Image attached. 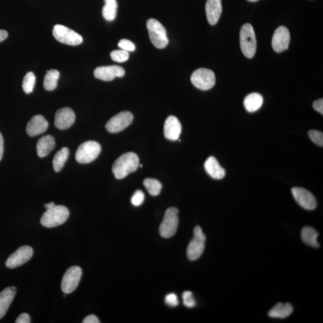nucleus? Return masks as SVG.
Returning <instances> with one entry per match:
<instances>
[{
    "label": "nucleus",
    "mask_w": 323,
    "mask_h": 323,
    "mask_svg": "<svg viewBox=\"0 0 323 323\" xmlns=\"http://www.w3.org/2000/svg\"><path fill=\"white\" fill-rule=\"evenodd\" d=\"M138 156L133 152H128L122 155L115 161L112 171L115 179H124L131 173L137 171L139 167Z\"/></svg>",
    "instance_id": "nucleus-1"
},
{
    "label": "nucleus",
    "mask_w": 323,
    "mask_h": 323,
    "mask_svg": "<svg viewBox=\"0 0 323 323\" xmlns=\"http://www.w3.org/2000/svg\"><path fill=\"white\" fill-rule=\"evenodd\" d=\"M70 216V212L66 207L55 205L52 209L47 210L40 220V223L47 228L62 225Z\"/></svg>",
    "instance_id": "nucleus-2"
},
{
    "label": "nucleus",
    "mask_w": 323,
    "mask_h": 323,
    "mask_svg": "<svg viewBox=\"0 0 323 323\" xmlns=\"http://www.w3.org/2000/svg\"><path fill=\"white\" fill-rule=\"evenodd\" d=\"M240 46L244 55L249 58L253 57L256 53V35L253 27L250 23H246L241 29Z\"/></svg>",
    "instance_id": "nucleus-3"
},
{
    "label": "nucleus",
    "mask_w": 323,
    "mask_h": 323,
    "mask_svg": "<svg viewBox=\"0 0 323 323\" xmlns=\"http://www.w3.org/2000/svg\"><path fill=\"white\" fill-rule=\"evenodd\" d=\"M147 28L150 39L156 48L164 49L168 45L169 40L165 27L155 19H150L147 22Z\"/></svg>",
    "instance_id": "nucleus-4"
},
{
    "label": "nucleus",
    "mask_w": 323,
    "mask_h": 323,
    "mask_svg": "<svg viewBox=\"0 0 323 323\" xmlns=\"http://www.w3.org/2000/svg\"><path fill=\"white\" fill-rule=\"evenodd\" d=\"M101 151V145L98 142L94 141L84 142L77 150L76 161L80 164H89L98 157Z\"/></svg>",
    "instance_id": "nucleus-5"
},
{
    "label": "nucleus",
    "mask_w": 323,
    "mask_h": 323,
    "mask_svg": "<svg viewBox=\"0 0 323 323\" xmlns=\"http://www.w3.org/2000/svg\"><path fill=\"white\" fill-rule=\"evenodd\" d=\"M179 210L174 207L166 211L164 219L159 227V233L164 239H169L174 236L178 230L179 219Z\"/></svg>",
    "instance_id": "nucleus-6"
},
{
    "label": "nucleus",
    "mask_w": 323,
    "mask_h": 323,
    "mask_svg": "<svg viewBox=\"0 0 323 323\" xmlns=\"http://www.w3.org/2000/svg\"><path fill=\"white\" fill-rule=\"evenodd\" d=\"M193 238L187 249V256L190 260L194 261L202 256L205 250L206 237L201 227L197 226L193 230Z\"/></svg>",
    "instance_id": "nucleus-7"
},
{
    "label": "nucleus",
    "mask_w": 323,
    "mask_h": 323,
    "mask_svg": "<svg viewBox=\"0 0 323 323\" xmlns=\"http://www.w3.org/2000/svg\"><path fill=\"white\" fill-rule=\"evenodd\" d=\"M191 81L194 86L200 90H209L216 84L215 74L212 70L202 68L194 71Z\"/></svg>",
    "instance_id": "nucleus-8"
},
{
    "label": "nucleus",
    "mask_w": 323,
    "mask_h": 323,
    "mask_svg": "<svg viewBox=\"0 0 323 323\" xmlns=\"http://www.w3.org/2000/svg\"><path fill=\"white\" fill-rule=\"evenodd\" d=\"M53 35L58 42L67 45L77 46L83 42L82 37L64 25L54 26Z\"/></svg>",
    "instance_id": "nucleus-9"
},
{
    "label": "nucleus",
    "mask_w": 323,
    "mask_h": 323,
    "mask_svg": "<svg viewBox=\"0 0 323 323\" xmlns=\"http://www.w3.org/2000/svg\"><path fill=\"white\" fill-rule=\"evenodd\" d=\"M82 271L79 267H71L64 275L61 283V289L65 294L72 293L79 285Z\"/></svg>",
    "instance_id": "nucleus-10"
},
{
    "label": "nucleus",
    "mask_w": 323,
    "mask_h": 323,
    "mask_svg": "<svg viewBox=\"0 0 323 323\" xmlns=\"http://www.w3.org/2000/svg\"><path fill=\"white\" fill-rule=\"evenodd\" d=\"M134 116L131 112L122 111L111 118L105 126L110 133H118L124 131L132 124Z\"/></svg>",
    "instance_id": "nucleus-11"
},
{
    "label": "nucleus",
    "mask_w": 323,
    "mask_h": 323,
    "mask_svg": "<svg viewBox=\"0 0 323 323\" xmlns=\"http://www.w3.org/2000/svg\"><path fill=\"white\" fill-rule=\"evenodd\" d=\"M33 256V250L32 247L22 246L10 255L6 261V266L10 269L20 267L28 261Z\"/></svg>",
    "instance_id": "nucleus-12"
},
{
    "label": "nucleus",
    "mask_w": 323,
    "mask_h": 323,
    "mask_svg": "<svg viewBox=\"0 0 323 323\" xmlns=\"http://www.w3.org/2000/svg\"><path fill=\"white\" fill-rule=\"evenodd\" d=\"M291 193L299 205L307 210H314L317 207V200L308 190L302 188H293Z\"/></svg>",
    "instance_id": "nucleus-13"
},
{
    "label": "nucleus",
    "mask_w": 323,
    "mask_h": 323,
    "mask_svg": "<svg viewBox=\"0 0 323 323\" xmlns=\"http://www.w3.org/2000/svg\"><path fill=\"white\" fill-rule=\"evenodd\" d=\"M290 41L289 30L284 26H280L275 30L272 40V46L275 52H282L288 49Z\"/></svg>",
    "instance_id": "nucleus-14"
},
{
    "label": "nucleus",
    "mask_w": 323,
    "mask_h": 323,
    "mask_svg": "<svg viewBox=\"0 0 323 323\" xmlns=\"http://www.w3.org/2000/svg\"><path fill=\"white\" fill-rule=\"evenodd\" d=\"M94 76L98 79L105 81L113 80L115 77L125 76L124 68L118 66H103L97 68L94 70Z\"/></svg>",
    "instance_id": "nucleus-15"
},
{
    "label": "nucleus",
    "mask_w": 323,
    "mask_h": 323,
    "mask_svg": "<svg viewBox=\"0 0 323 323\" xmlns=\"http://www.w3.org/2000/svg\"><path fill=\"white\" fill-rule=\"evenodd\" d=\"M76 120V115L71 108L64 107L56 111L55 118V126L60 130L70 128Z\"/></svg>",
    "instance_id": "nucleus-16"
},
{
    "label": "nucleus",
    "mask_w": 323,
    "mask_h": 323,
    "mask_svg": "<svg viewBox=\"0 0 323 323\" xmlns=\"http://www.w3.org/2000/svg\"><path fill=\"white\" fill-rule=\"evenodd\" d=\"M49 127L48 122L42 115H36L27 124L26 131L30 137L42 134Z\"/></svg>",
    "instance_id": "nucleus-17"
},
{
    "label": "nucleus",
    "mask_w": 323,
    "mask_h": 323,
    "mask_svg": "<svg viewBox=\"0 0 323 323\" xmlns=\"http://www.w3.org/2000/svg\"><path fill=\"white\" fill-rule=\"evenodd\" d=\"M182 129L181 123L175 116L170 115L166 119L164 125V135L166 139L171 141L178 140Z\"/></svg>",
    "instance_id": "nucleus-18"
},
{
    "label": "nucleus",
    "mask_w": 323,
    "mask_h": 323,
    "mask_svg": "<svg viewBox=\"0 0 323 323\" xmlns=\"http://www.w3.org/2000/svg\"><path fill=\"white\" fill-rule=\"evenodd\" d=\"M205 11L207 20L210 24L216 25L222 15V0H207Z\"/></svg>",
    "instance_id": "nucleus-19"
},
{
    "label": "nucleus",
    "mask_w": 323,
    "mask_h": 323,
    "mask_svg": "<svg viewBox=\"0 0 323 323\" xmlns=\"http://www.w3.org/2000/svg\"><path fill=\"white\" fill-rule=\"evenodd\" d=\"M204 167L208 174L214 179L221 180L226 175L225 169L221 166L218 161L213 156H210L206 160Z\"/></svg>",
    "instance_id": "nucleus-20"
},
{
    "label": "nucleus",
    "mask_w": 323,
    "mask_h": 323,
    "mask_svg": "<svg viewBox=\"0 0 323 323\" xmlns=\"http://www.w3.org/2000/svg\"><path fill=\"white\" fill-rule=\"evenodd\" d=\"M16 293L15 287H9L0 293V319L4 317Z\"/></svg>",
    "instance_id": "nucleus-21"
},
{
    "label": "nucleus",
    "mask_w": 323,
    "mask_h": 323,
    "mask_svg": "<svg viewBox=\"0 0 323 323\" xmlns=\"http://www.w3.org/2000/svg\"><path fill=\"white\" fill-rule=\"evenodd\" d=\"M55 147V140L53 136L47 135L39 139L37 143V152L39 157L42 158L48 156Z\"/></svg>",
    "instance_id": "nucleus-22"
},
{
    "label": "nucleus",
    "mask_w": 323,
    "mask_h": 323,
    "mask_svg": "<svg viewBox=\"0 0 323 323\" xmlns=\"http://www.w3.org/2000/svg\"><path fill=\"white\" fill-rule=\"evenodd\" d=\"M293 311V308L289 303H278L268 312V315L273 318L283 319L290 315Z\"/></svg>",
    "instance_id": "nucleus-23"
},
{
    "label": "nucleus",
    "mask_w": 323,
    "mask_h": 323,
    "mask_svg": "<svg viewBox=\"0 0 323 323\" xmlns=\"http://www.w3.org/2000/svg\"><path fill=\"white\" fill-rule=\"evenodd\" d=\"M263 98L260 94L252 93L245 98L244 105L247 111L250 113L257 111L262 106Z\"/></svg>",
    "instance_id": "nucleus-24"
},
{
    "label": "nucleus",
    "mask_w": 323,
    "mask_h": 323,
    "mask_svg": "<svg viewBox=\"0 0 323 323\" xmlns=\"http://www.w3.org/2000/svg\"><path fill=\"white\" fill-rule=\"evenodd\" d=\"M318 233L311 227L306 226L302 230L301 238L304 243L308 246L318 248L319 244L317 241Z\"/></svg>",
    "instance_id": "nucleus-25"
},
{
    "label": "nucleus",
    "mask_w": 323,
    "mask_h": 323,
    "mask_svg": "<svg viewBox=\"0 0 323 323\" xmlns=\"http://www.w3.org/2000/svg\"><path fill=\"white\" fill-rule=\"evenodd\" d=\"M69 154V150L67 148H63L56 153L53 160V167L55 172H60L63 168Z\"/></svg>",
    "instance_id": "nucleus-26"
},
{
    "label": "nucleus",
    "mask_w": 323,
    "mask_h": 323,
    "mask_svg": "<svg viewBox=\"0 0 323 323\" xmlns=\"http://www.w3.org/2000/svg\"><path fill=\"white\" fill-rule=\"evenodd\" d=\"M60 73L56 70H50L47 71L44 79L43 86L48 91L55 90L57 87Z\"/></svg>",
    "instance_id": "nucleus-27"
},
{
    "label": "nucleus",
    "mask_w": 323,
    "mask_h": 323,
    "mask_svg": "<svg viewBox=\"0 0 323 323\" xmlns=\"http://www.w3.org/2000/svg\"><path fill=\"white\" fill-rule=\"evenodd\" d=\"M105 4L103 8V16L108 21H113L116 17L118 3L116 0H104Z\"/></svg>",
    "instance_id": "nucleus-28"
},
{
    "label": "nucleus",
    "mask_w": 323,
    "mask_h": 323,
    "mask_svg": "<svg viewBox=\"0 0 323 323\" xmlns=\"http://www.w3.org/2000/svg\"><path fill=\"white\" fill-rule=\"evenodd\" d=\"M143 184L150 195L152 196H158L161 192L162 186L158 180L146 179L144 180Z\"/></svg>",
    "instance_id": "nucleus-29"
},
{
    "label": "nucleus",
    "mask_w": 323,
    "mask_h": 323,
    "mask_svg": "<svg viewBox=\"0 0 323 323\" xmlns=\"http://www.w3.org/2000/svg\"><path fill=\"white\" fill-rule=\"evenodd\" d=\"M36 80L35 74L33 72H28L26 74L22 82L23 90L26 94H28L33 93Z\"/></svg>",
    "instance_id": "nucleus-30"
},
{
    "label": "nucleus",
    "mask_w": 323,
    "mask_h": 323,
    "mask_svg": "<svg viewBox=\"0 0 323 323\" xmlns=\"http://www.w3.org/2000/svg\"><path fill=\"white\" fill-rule=\"evenodd\" d=\"M111 59L115 62L124 63L128 60L129 57V52L124 50H115L110 54Z\"/></svg>",
    "instance_id": "nucleus-31"
},
{
    "label": "nucleus",
    "mask_w": 323,
    "mask_h": 323,
    "mask_svg": "<svg viewBox=\"0 0 323 323\" xmlns=\"http://www.w3.org/2000/svg\"><path fill=\"white\" fill-rule=\"evenodd\" d=\"M183 304L187 308H192L195 307L196 301L193 298L192 291H186L182 295Z\"/></svg>",
    "instance_id": "nucleus-32"
},
{
    "label": "nucleus",
    "mask_w": 323,
    "mask_h": 323,
    "mask_svg": "<svg viewBox=\"0 0 323 323\" xmlns=\"http://www.w3.org/2000/svg\"><path fill=\"white\" fill-rule=\"evenodd\" d=\"M309 138L315 144L319 146L323 145V134L322 132L317 130H311L308 132Z\"/></svg>",
    "instance_id": "nucleus-33"
},
{
    "label": "nucleus",
    "mask_w": 323,
    "mask_h": 323,
    "mask_svg": "<svg viewBox=\"0 0 323 323\" xmlns=\"http://www.w3.org/2000/svg\"><path fill=\"white\" fill-rule=\"evenodd\" d=\"M145 195L144 193L141 190H137L132 196L131 198V203L135 207H139L142 205L144 201Z\"/></svg>",
    "instance_id": "nucleus-34"
},
{
    "label": "nucleus",
    "mask_w": 323,
    "mask_h": 323,
    "mask_svg": "<svg viewBox=\"0 0 323 323\" xmlns=\"http://www.w3.org/2000/svg\"><path fill=\"white\" fill-rule=\"evenodd\" d=\"M119 47L122 50L127 52H132L135 50V45L131 41L127 39H122L118 43Z\"/></svg>",
    "instance_id": "nucleus-35"
},
{
    "label": "nucleus",
    "mask_w": 323,
    "mask_h": 323,
    "mask_svg": "<svg viewBox=\"0 0 323 323\" xmlns=\"http://www.w3.org/2000/svg\"><path fill=\"white\" fill-rule=\"evenodd\" d=\"M165 301L166 304L172 307H177L179 304L178 296L173 293L166 295Z\"/></svg>",
    "instance_id": "nucleus-36"
},
{
    "label": "nucleus",
    "mask_w": 323,
    "mask_h": 323,
    "mask_svg": "<svg viewBox=\"0 0 323 323\" xmlns=\"http://www.w3.org/2000/svg\"><path fill=\"white\" fill-rule=\"evenodd\" d=\"M16 323H30L31 319L30 315L26 313L20 314L15 321Z\"/></svg>",
    "instance_id": "nucleus-37"
},
{
    "label": "nucleus",
    "mask_w": 323,
    "mask_h": 323,
    "mask_svg": "<svg viewBox=\"0 0 323 323\" xmlns=\"http://www.w3.org/2000/svg\"><path fill=\"white\" fill-rule=\"evenodd\" d=\"M313 108L318 113L323 114V100L322 98L314 102Z\"/></svg>",
    "instance_id": "nucleus-38"
},
{
    "label": "nucleus",
    "mask_w": 323,
    "mask_h": 323,
    "mask_svg": "<svg viewBox=\"0 0 323 323\" xmlns=\"http://www.w3.org/2000/svg\"><path fill=\"white\" fill-rule=\"evenodd\" d=\"M83 323H100L99 319L97 317V316L94 315H90L87 316L86 318L83 319Z\"/></svg>",
    "instance_id": "nucleus-39"
},
{
    "label": "nucleus",
    "mask_w": 323,
    "mask_h": 323,
    "mask_svg": "<svg viewBox=\"0 0 323 323\" xmlns=\"http://www.w3.org/2000/svg\"><path fill=\"white\" fill-rule=\"evenodd\" d=\"M3 152H4V139H3L1 132H0V161L3 158Z\"/></svg>",
    "instance_id": "nucleus-40"
},
{
    "label": "nucleus",
    "mask_w": 323,
    "mask_h": 323,
    "mask_svg": "<svg viewBox=\"0 0 323 323\" xmlns=\"http://www.w3.org/2000/svg\"><path fill=\"white\" fill-rule=\"evenodd\" d=\"M8 36V33L5 30H0V42L6 39Z\"/></svg>",
    "instance_id": "nucleus-41"
},
{
    "label": "nucleus",
    "mask_w": 323,
    "mask_h": 323,
    "mask_svg": "<svg viewBox=\"0 0 323 323\" xmlns=\"http://www.w3.org/2000/svg\"><path fill=\"white\" fill-rule=\"evenodd\" d=\"M55 205H55V203H54L53 202H50L49 203L45 204V208L47 210H49V209H52L53 207H55Z\"/></svg>",
    "instance_id": "nucleus-42"
},
{
    "label": "nucleus",
    "mask_w": 323,
    "mask_h": 323,
    "mask_svg": "<svg viewBox=\"0 0 323 323\" xmlns=\"http://www.w3.org/2000/svg\"><path fill=\"white\" fill-rule=\"evenodd\" d=\"M248 1H249L250 2H256L258 1V0H248Z\"/></svg>",
    "instance_id": "nucleus-43"
}]
</instances>
